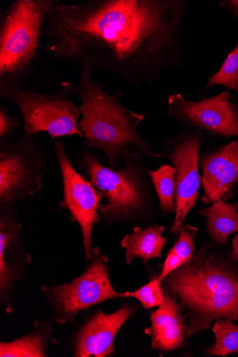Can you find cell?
Segmentation results:
<instances>
[{"instance_id": "6da1fadb", "label": "cell", "mask_w": 238, "mask_h": 357, "mask_svg": "<svg viewBox=\"0 0 238 357\" xmlns=\"http://www.w3.org/2000/svg\"><path fill=\"white\" fill-rule=\"evenodd\" d=\"M187 0H90L53 6L47 51L58 60L105 70L134 86L182 68Z\"/></svg>"}, {"instance_id": "7a4b0ae2", "label": "cell", "mask_w": 238, "mask_h": 357, "mask_svg": "<svg viewBox=\"0 0 238 357\" xmlns=\"http://www.w3.org/2000/svg\"><path fill=\"white\" fill-rule=\"evenodd\" d=\"M162 284L189 319L187 339L220 319L238 321V262L223 246H201Z\"/></svg>"}, {"instance_id": "3957f363", "label": "cell", "mask_w": 238, "mask_h": 357, "mask_svg": "<svg viewBox=\"0 0 238 357\" xmlns=\"http://www.w3.org/2000/svg\"><path fill=\"white\" fill-rule=\"evenodd\" d=\"M80 80L72 84L73 93L82 102L79 127L84 134L85 149L104 153L109 166L116 169L122 157L160 158L163 154L138 131L145 116L124 107L121 91L109 94L92 77L94 69L83 64Z\"/></svg>"}, {"instance_id": "277c9868", "label": "cell", "mask_w": 238, "mask_h": 357, "mask_svg": "<svg viewBox=\"0 0 238 357\" xmlns=\"http://www.w3.org/2000/svg\"><path fill=\"white\" fill-rule=\"evenodd\" d=\"M77 160L80 171L107 200L98 206L101 221L133 222L154 216L157 196L144 159L124 156L119 161V169H112L105 165L103 157L84 149Z\"/></svg>"}, {"instance_id": "5b68a950", "label": "cell", "mask_w": 238, "mask_h": 357, "mask_svg": "<svg viewBox=\"0 0 238 357\" xmlns=\"http://www.w3.org/2000/svg\"><path fill=\"white\" fill-rule=\"evenodd\" d=\"M57 0H15L0 14V88L22 84L40 59L49 14Z\"/></svg>"}, {"instance_id": "8992f818", "label": "cell", "mask_w": 238, "mask_h": 357, "mask_svg": "<svg viewBox=\"0 0 238 357\" xmlns=\"http://www.w3.org/2000/svg\"><path fill=\"white\" fill-rule=\"evenodd\" d=\"M72 84L67 82L50 93L28 90L22 84L0 88V96L12 100L22 115L24 136L47 132L52 140L71 136L84 139L79 127L80 107L72 101Z\"/></svg>"}, {"instance_id": "52a82bcc", "label": "cell", "mask_w": 238, "mask_h": 357, "mask_svg": "<svg viewBox=\"0 0 238 357\" xmlns=\"http://www.w3.org/2000/svg\"><path fill=\"white\" fill-rule=\"evenodd\" d=\"M91 266L70 283L43 287L44 294L54 307L57 320L62 324L74 321L80 312L110 300L124 298L112 287L108 258L99 249H92Z\"/></svg>"}, {"instance_id": "ba28073f", "label": "cell", "mask_w": 238, "mask_h": 357, "mask_svg": "<svg viewBox=\"0 0 238 357\" xmlns=\"http://www.w3.org/2000/svg\"><path fill=\"white\" fill-rule=\"evenodd\" d=\"M45 155L32 137L0 144V204L11 206L43 188Z\"/></svg>"}, {"instance_id": "9c48e42d", "label": "cell", "mask_w": 238, "mask_h": 357, "mask_svg": "<svg viewBox=\"0 0 238 357\" xmlns=\"http://www.w3.org/2000/svg\"><path fill=\"white\" fill-rule=\"evenodd\" d=\"M202 139L200 131L186 129L161 148L160 152L172 161L176 170L177 213L169 234L179 236L187 215L195 206L202 183L199 163Z\"/></svg>"}, {"instance_id": "30bf717a", "label": "cell", "mask_w": 238, "mask_h": 357, "mask_svg": "<svg viewBox=\"0 0 238 357\" xmlns=\"http://www.w3.org/2000/svg\"><path fill=\"white\" fill-rule=\"evenodd\" d=\"M230 91L212 97L202 96L198 102L174 93L168 100V115L187 129L225 138L238 137V105L231 102Z\"/></svg>"}, {"instance_id": "8fae6325", "label": "cell", "mask_w": 238, "mask_h": 357, "mask_svg": "<svg viewBox=\"0 0 238 357\" xmlns=\"http://www.w3.org/2000/svg\"><path fill=\"white\" fill-rule=\"evenodd\" d=\"M54 151L64 190L59 207L69 211L72 220L80 225L85 257L91 261L93 258L92 231L94 227L101 221L98 208L104 195L92 185L86 176L79 174L74 168L63 143L57 141Z\"/></svg>"}, {"instance_id": "7c38bea8", "label": "cell", "mask_w": 238, "mask_h": 357, "mask_svg": "<svg viewBox=\"0 0 238 357\" xmlns=\"http://www.w3.org/2000/svg\"><path fill=\"white\" fill-rule=\"evenodd\" d=\"M202 204L228 202L238 186V142L233 141L200 157Z\"/></svg>"}, {"instance_id": "4fadbf2b", "label": "cell", "mask_w": 238, "mask_h": 357, "mask_svg": "<svg viewBox=\"0 0 238 357\" xmlns=\"http://www.w3.org/2000/svg\"><path fill=\"white\" fill-rule=\"evenodd\" d=\"M134 313L135 308L127 304H123L117 312L110 314L99 311L80 332L75 356L105 357L112 355L117 333Z\"/></svg>"}, {"instance_id": "5bb4252c", "label": "cell", "mask_w": 238, "mask_h": 357, "mask_svg": "<svg viewBox=\"0 0 238 357\" xmlns=\"http://www.w3.org/2000/svg\"><path fill=\"white\" fill-rule=\"evenodd\" d=\"M151 326L145 330L151 337L152 349L172 351L181 349L187 339V327L177 300L165 293L158 309L151 314Z\"/></svg>"}, {"instance_id": "9a60e30c", "label": "cell", "mask_w": 238, "mask_h": 357, "mask_svg": "<svg viewBox=\"0 0 238 357\" xmlns=\"http://www.w3.org/2000/svg\"><path fill=\"white\" fill-rule=\"evenodd\" d=\"M29 261L24 252L22 225L11 206H2L0 218V289L2 298H6L15 278L13 261Z\"/></svg>"}, {"instance_id": "2e32d148", "label": "cell", "mask_w": 238, "mask_h": 357, "mask_svg": "<svg viewBox=\"0 0 238 357\" xmlns=\"http://www.w3.org/2000/svg\"><path fill=\"white\" fill-rule=\"evenodd\" d=\"M163 226L153 225L147 228L135 227L131 234L126 235L121 241L126 250V263L130 265L135 258H140L147 265L153 258H161L162 250L167 243L163 236Z\"/></svg>"}, {"instance_id": "e0dca14e", "label": "cell", "mask_w": 238, "mask_h": 357, "mask_svg": "<svg viewBox=\"0 0 238 357\" xmlns=\"http://www.w3.org/2000/svg\"><path fill=\"white\" fill-rule=\"evenodd\" d=\"M199 213L207 220V232L214 243L228 245L231 235L238 232L237 203L228 204L219 199Z\"/></svg>"}, {"instance_id": "ac0fdd59", "label": "cell", "mask_w": 238, "mask_h": 357, "mask_svg": "<svg viewBox=\"0 0 238 357\" xmlns=\"http://www.w3.org/2000/svg\"><path fill=\"white\" fill-rule=\"evenodd\" d=\"M198 231L195 227L188 224L181 227L179 238L172 248L167 252L163 270L157 278L161 283L170 273L191 261L197 250L195 239Z\"/></svg>"}, {"instance_id": "d6986e66", "label": "cell", "mask_w": 238, "mask_h": 357, "mask_svg": "<svg viewBox=\"0 0 238 357\" xmlns=\"http://www.w3.org/2000/svg\"><path fill=\"white\" fill-rule=\"evenodd\" d=\"M219 6L228 10L238 20V0H221ZM218 85L238 93V44L229 53L221 69L209 79L200 93Z\"/></svg>"}, {"instance_id": "ffe728a7", "label": "cell", "mask_w": 238, "mask_h": 357, "mask_svg": "<svg viewBox=\"0 0 238 357\" xmlns=\"http://www.w3.org/2000/svg\"><path fill=\"white\" fill-rule=\"evenodd\" d=\"M160 208L165 214L177 213L176 170L174 167L163 165L156 171H149Z\"/></svg>"}, {"instance_id": "44dd1931", "label": "cell", "mask_w": 238, "mask_h": 357, "mask_svg": "<svg viewBox=\"0 0 238 357\" xmlns=\"http://www.w3.org/2000/svg\"><path fill=\"white\" fill-rule=\"evenodd\" d=\"M215 342L205 355L225 357L238 354V326L230 319H220L214 324Z\"/></svg>"}, {"instance_id": "7402d4cb", "label": "cell", "mask_w": 238, "mask_h": 357, "mask_svg": "<svg viewBox=\"0 0 238 357\" xmlns=\"http://www.w3.org/2000/svg\"><path fill=\"white\" fill-rule=\"evenodd\" d=\"M45 340L39 333L11 342H1L0 356L1 357H43L46 356Z\"/></svg>"}, {"instance_id": "603a6c76", "label": "cell", "mask_w": 238, "mask_h": 357, "mask_svg": "<svg viewBox=\"0 0 238 357\" xmlns=\"http://www.w3.org/2000/svg\"><path fill=\"white\" fill-rule=\"evenodd\" d=\"M124 298L138 300L144 308L149 310L159 307L164 300V289L158 278L152 279L148 284L133 291H126Z\"/></svg>"}, {"instance_id": "cb8c5ba5", "label": "cell", "mask_w": 238, "mask_h": 357, "mask_svg": "<svg viewBox=\"0 0 238 357\" xmlns=\"http://www.w3.org/2000/svg\"><path fill=\"white\" fill-rule=\"evenodd\" d=\"M20 126L21 122L14 118L4 106L0 105V144L9 142Z\"/></svg>"}, {"instance_id": "d4e9b609", "label": "cell", "mask_w": 238, "mask_h": 357, "mask_svg": "<svg viewBox=\"0 0 238 357\" xmlns=\"http://www.w3.org/2000/svg\"><path fill=\"white\" fill-rule=\"evenodd\" d=\"M232 255L236 261L238 262V234L235 236L232 242Z\"/></svg>"}, {"instance_id": "484cf974", "label": "cell", "mask_w": 238, "mask_h": 357, "mask_svg": "<svg viewBox=\"0 0 238 357\" xmlns=\"http://www.w3.org/2000/svg\"><path fill=\"white\" fill-rule=\"evenodd\" d=\"M237 204H238V202H237Z\"/></svg>"}]
</instances>
